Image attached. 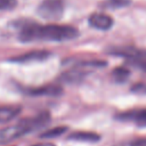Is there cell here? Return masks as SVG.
<instances>
[{
  "instance_id": "6da1fadb",
  "label": "cell",
  "mask_w": 146,
  "mask_h": 146,
  "mask_svg": "<svg viewBox=\"0 0 146 146\" xmlns=\"http://www.w3.org/2000/svg\"><path fill=\"white\" fill-rule=\"evenodd\" d=\"M79 35V31L68 25H38L34 22H26L19 26L18 38L23 42L34 41H68Z\"/></svg>"
},
{
  "instance_id": "7a4b0ae2",
  "label": "cell",
  "mask_w": 146,
  "mask_h": 146,
  "mask_svg": "<svg viewBox=\"0 0 146 146\" xmlns=\"http://www.w3.org/2000/svg\"><path fill=\"white\" fill-rule=\"evenodd\" d=\"M49 121L48 113H41L38 116L23 119L18 123L0 129V145L10 143L31 131L38 130Z\"/></svg>"
},
{
  "instance_id": "3957f363",
  "label": "cell",
  "mask_w": 146,
  "mask_h": 146,
  "mask_svg": "<svg viewBox=\"0 0 146 146\" xmlns=\"http://www.w3.org/2000/svg\"><path fill=\"white\" fill-rule=\"evenodd\" d=\"M110 54L121 56L130 65L146 72V49H139L135 47H120L108 50Z\"/></svg>"
},
{
  "instance_id": "277c9868",
  "label": "cell",
  "mask_w": 146,
  "mask_h": 146,
  "mask_svg": "<svg viewBox=\"0 0 146 146\" xmlns=\"http://www.w3.org/2000/svg\"><path fill=\"white\" fill-rule=\"evenodd\" d=\"M64 3L63 0H43L38 7L40 17L47 21H57L63 16Z\"/></svg>"
},
{
  "instance_id": "5b68a950",
  "label": "cell",
  "mask_w": 146,
  "mask_h": 146,
  "mask_svg": "<svg viewBox=\"0 0 146 146\" xmlns=\"http://www.w3.org/2000/svg\"><path fill=\"white\" fill-rule=\"evenodd\" d=\"M116 119L123 122H132L139 127H146V107L124 111L119 113Z\"/></svg>"
},
{
  "instance_id": "8992f818",
  "label": "cell",
  "mask_w": 146,
  "mask_h": 146,
  "mask_svg": "<svg viewBox=\"0 0 146 146\" xmlns=\"http://www.w3.org/2000/svg\"><path fill=\"white\" fill-rule=\"evenodd\" d=\"M89 24L97 29V30H100V31H107L110 29H112L113 26V18L110 16V15H106V14H103V13H94L89 16V19H88Z\"/></svg>"
},
{
  "instance_id": "52a82bcc",
  "label": "cell",
  "mask_w": 146,
  "mask_h": 146,
  "mask_svg": "<svg viewBox=\"0 0 146 146\" xmlns=\"http://www.w3.org/2000/svg\"><path fill=\"white\" fill-rule=\"evenodd\" d=\"M50 56V52L46 51V50H34V51H30L16 57L10 58V62H15V63H32V62H42L44 59H47Z\"/></svg>"
},
{
  "instance_id": "ba28073f",
  "label": "cell",
  "mask_w": 146,
  "mask_h": 146,
  "mask_svg": "<svg viewBox=\"0 0 146 146\" xmlns=\"http://www.w3.org/2000/svg\"><path fill=\"white\" fill-rule=\"evenodd\" d=\"M27 92L32 96H59L63 92V89L58 86L49 84V86H43L38 89H30Z\"/></svg>"
},
{
  "instance_id": "9c48e42d",
  "label": "cell",
  "mask_w": 146,
  "mask_h": 146,
  "mask_svg": "<svg viewBox=\"0 0 146 146\" xmlns=\"http://www.w3.org/2000/svg\"><path fill=\"white\" fill-rule=\"evenodd\" d=\"M68 139L76 140V141L97 143L100 139V136L96 132H90V131H75L68 136Z\"/></svg>"
},
{
  "instance_id": "30bf717a",
  "label": "cell",
  "mask_w": 146,
  "mask_h": 146,
  "mask_svg": "<svg viewBox=\"0 0 146 146\" xmlns=\"http://www.w3.org/2000/svg\"><path fill=\"white\" fill-rule=\"evenodd\" d=\"M21 112L19 106H0V123L9 122Z\"/></svg>"
},
{
  "instance_id": "8fae6325",
  "label": "cell",
  "mask_w": 146,
  "mask_h": 146,
  "mask_svg": "<svg viewBox=\"0 0 146 146\" xmlns=\"http://www.w3.org/2000/svg\"><path fill=\"white\" fill-rule=\"evenodd\" d=\"M112 74H113V78H114V80L116 82L122 83V82H125L128 80V78L130 75V71L128 68H125V67L120 66V67H115L113 70Z\"/></svg>"
},
{
  "instance_id": "7c38bea8",
  "label": "cell",
  "mask_w": 146,
  "mask_h": 146,
  "mask_svg": "<svg viewBox=\"0 0 146 146\" xmlns=\"http://www.w3.org/2000/svg\"><path fill=\"white\" fill-rule=\"evenodd\" d=\"M66 131H67V127L60 125V127H56V128H51L49 130H46L44 132H42L40 135V137L41 138H55V137L62 136Z\"/></svg>"
},
{
  "instance_id": "4fadbf2b",
  "label": "cell",
  "mask_w": 146,
  "mask_h": 146,
  "mask_svg": "<svg viewBox=\"0 0 146 146\" xmlns=\"http://www.w3.org/2000/svg\"><path fill=\"white\" fill-rule=\"evenodd\" d=\"M131 3V0H105L102 6L105 8H111V9H116V8H122L127 7Z\"/></svg>"
},
{
  "instance_id": "5bb4252c",
  "label": "cell",
  "mask_w": 146,
  "mask_h": 146,
  "mask_svg": "<svg viewBox=\"0 0 146 146\" xmlns=\"http://www.w3.org/2000/svg\"><path fill=\"white\" fill-rule=\"evenodd\" d=\"M17 0H0V10H9L15 8Z\"/></svg>"
},
{
  "instance_id": "9a60e30c",
  "label": "cell",
  "mask_w": 146,
  "mask_h": 146,
  "mask_svg": "<svg viewBox=\"0 0 146 146\" xmlns=\"http://www.w3.org/2000/svg\"><path fill=\"white\" fill-rule=\"evenodd\" d=\"M131 90L133 92H137V94H143V95H146V84H135Z\"/></svg>"
},
{
  "instance_id": "2e32d148",
  "label": "cell",
  "mask_w": 146,
  "mask_h": 146,
  "mask_svg": "<svg viewBox=\"0 0 146 146\" xmlns=\"http://www.w3.org/2000/svg\"><path fill=\"white\" fill-rule=\"evenodd\" d=\"M130 146H146V138H140V139L133 140Z\"/></svg>"
},
{
  "instance_id": "e0dca14e",
  "label": "cell",
  "mask_w": 146,
  "mask_h": 146,
  "mask_svg": "<svg viewBox=\"0 0 146 146\" xmlns=\"http://www.w3.org/2000/svg\"><path fill=\"white\" fill-rule=\"evenodd\" d=\"M31 146H55V145H54V144H51V143H39V144L31 145Z\"/></svg>"
}]
</instances>
